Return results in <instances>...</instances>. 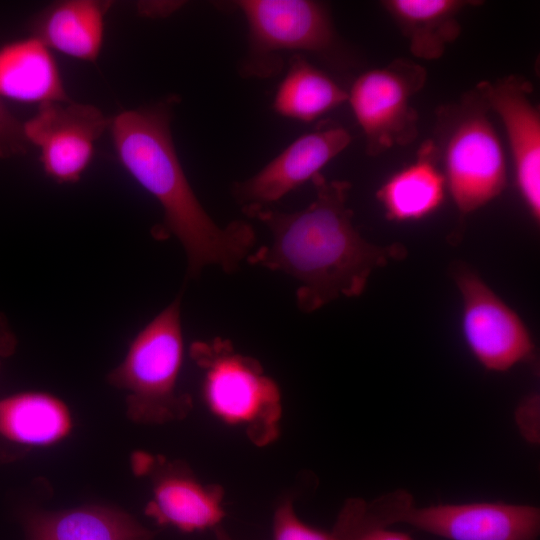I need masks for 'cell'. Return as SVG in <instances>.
<instances>
[{
  "instance_id": "ac0fdd59",
  "label": "cell",
  "mask_w": 540,
  "mask_h": 540,
  "mask_svg": "<svg viewBox=\"0 0 540 540\" xmlns=\"http://www.w3.org/2000/svg\"><path fill=\"white\" fill-rule=\"evenodd\" d=\"M72 428L67 405L39 391H24L0 399V441L20 448L49 446L66 438Z\"/></svg>"
},
{
  "instance_id": "ffe728a7",
  "label": "cell",
  "mask_w": 540,
  "mask_h": 540,
  "mask_svg": "<svg viewBox=\"0 0 540 540\" xmlns=\"http://www.w3.org/2000/svg\"><path fill=\"white\" fill-rule=\"evenodd\" d=\"M346 101L347 91L303 55L296 53L277 88L273 109L282 117L311 122Z\"/></svg>"
},
{
  "instance_id": "8fae6325",
  "label": "cell",
  "mask_w": 540,
  "mask_h": 540,
  "mask_svg": "<svg viewBox=\"0 0 540 540\" xmlns=\"http://www.w3.org/2000/svg\"><path fill=\"white\" fill-rule=\"evenodd\" d=\"M137 457L136 470L149 475L152 485V498L145 508L148 517L185 533L221 526L226 516L221 485L203 483L182 461L147 454Z\"/></svg>"
},
{
  "instance_id": "4fadbf2b",
  "label": "cell",
  "mask_w": 540,
  "mask_h": 540,
  "mask_svg": "<svg viewBox=\"0 0 540 540\" xmlns=\"http://www.w3.org/2000/svg\"><path fill=\"white\" fill-rule=\"evenodd\" d=\"M351 141V134L341 126L303 134L252 177L234 183L232 194L245 214L268 207L320 174Z\"/></svg>"
},
{
  "instance_id": "cb8c5ba5",
  "label": "cell",
  "mask_w": 540,
  "mask_h": 540,
  "mask_svg": "<svg viewBox=\"0 0 540 540\" xmlns=\"http://www.w3.org/2000/svg\"><path fill=\"white\" fill-rule=\"evenodd\" d=\"M515 420L523 437L531 442L539 441V397L533 394L525 398L515 412Z\"/></svg>"
},
{
  "instance_id": "d6986e66",
  "label": "cell",
  "mask_w": 540,
  "mask_h": 540,
  "mask_svg": "<svg viewBox=\"0 0 540 540\" xmlns=\"http://www.w3.org/2000/svg\"><path fill=\"white\" fill-rule=\"evenodd\" d=\"M473 1L385 0L382 6L409 42L413 56L439 59L461 32L459 14Z\"/></svg>"
},
{
  "instance_id": "ba28073f",
  "label": "cell",
  "mask_w": 540,
  "mask_h": 540,
  "mask_svg": "<svg viewBox=\"0 0 540 540\" xmlns=\"http://www.w3.org/2000/svg\"><path fill=\"white\" fill-rule=\"evenodd\" d=\"M425 68L407 59L360 74L347 92L354 117L361 127L369 156L412 143L418 134V114L412 97L425 85Z\"/></svg>"
},
{
  "instance_id": "484cf974",
  "label": "cell",
  "mask_w": 540,
  "mask_h": 540,
  "mask_svg": "<svg viewBox=\"0 0 540 540\" xmlns=\"http://www.w3.org/2000/svg\"><path fill=\"white\" fill-rule=\"evenodd\" d=\"M213 531L216 540H234L222 526H218Z\"/></svg>"
},
{
  "instance_id": "277c9868",
  "label": "cell",
  "mask_w": 540,
  "mask_h": 540,
  "mask_svg": "<svg viewBox=\"0 0 540 540\" xmlns=\"http://www.w3.org/2000/svg\"><path fill=\"white\" fill-rule=\"evenodd\" d=\"M190 356L201 371L202 400L215 419L242 431L257 447L279 438L280 388L255 358L220 337L193 342Z\"/></svg>"
},
{
  "instance_id": "3957f363",
  "label": "cell",
  "mask_w": 540,
  "mask_h": 540,
  "mask_svg": "<svg viewBox=\"0 0 540 540\" xmlns=\"http://www.w3.org/2000/svg\"><path fill=\"white\" fill-rule=\"evenodd\" d=\"M184 341L177 297L131 341L108 382L126 392V414L135 423L158 425L184 419L192 398L178 390Z\"/></svg>"
},
{
  "instance_id": "44dd1931",
  "label": "cell",
  "mask_w": 540,
  "mask_h": 540,
  "mask_svg": "<svg viewBox=\"0 0 540 540\" xmlns=\"http://www.w3.org/2000/svg\"><path fill=\"white\" fill-rule=\"evenodd\" d=\"M272 540H340L333 531L304 523L296 514L292 497L276 505L272 517Z\"/></svg>"
},
{
  "instance_id": "5bb4252c",
  "label": "cell",
  "mask_w": 540,
  "mask_h": 540,
  "mask_svg": "<svg viewBox=\"0 0 540 540\" xmlns=\"http://www.w3.org/2000/svg\"><path fill=\"white\" fill-rule=\"evenodd\" d=\"M111 5L98 0L52 3L31 20L32 36L49 49L94 62L102 48L104 18Z\"/></svg>"
},
{
  "instance_id": "8992f818",
  "label": "cell",
  "mask_w": 540,
  "mask_h": 540,
  "mask_svg": "<svg viewBox=\"0 0 540 540\" xmlns=\"http://www.w3.org/2000/svg\"><path fill=\"white\" fill-rule=\"evenodd\" d=\"M248 26L242 63L246 76L271 77L281 70L279 53L309 52L335 61L343 54L325 4L312 0H241L234 2Z\"/></svg>"
},
{
  "instance_id": "e0dca14e",
  "label": "cell",
  "mask_w": 540,
  "mask_h": 540,
  "mask_svg": "<svg viewBox=\"0 0 540 540\" xmlns=\"http://www.w3.org/2000/svg\"><path fill=\"white\" fill-rule=\"evenodd\" d=\"M438 162L437 145L426 141L413 163L392 174L380 186L376 197L388 220L418 221L439 209L445 198L446 183Z\"/></svg>"
},
{
  "instance_id": "6da1fadb",
  "label": "cell",
  "mask_w": 540,
  "mask_h": 540,
  "mask_svg": "<svg viewBox=\"0 0 540 540\" xmlns=\"http://www.w3.org/2000/svg\"><path fill=\"white\" fill-rule=\"evenodd\" d=\"M311 181L315 198L300 211L261 207L246 213L272 235L271 244L253 251L247 261L293 277L299 284L297 305L308 313L339 297L361 295L374 269L407 256L401 244L379 246L360 235L347 206L349 182L327 180L321 173Z\"/></svg>"
},
{
  "instance_id": "d4e9b609",
  "label": "cell",
  "mask_w": 540,
  "mask_h": 540,
  "mask_svg": "<svg viewBox=\"0 0 540 540\" xmlns=\"http://www.w3.org/2000/svg\"><path fill=\"white\" fill-rule=\"evenodd\" d=\"M16 346V336L6 317L0 312V367L2 361L14 353Z\"/></svg>"
},
{
  "instance_id": "7c38bea8",
  "label": "cell",
  "mask_w": 540,
  "mask_h": 540,
  "mask_svg": "<svg viewBox=\"0 0 540 540\" xmlns=\"http://www.w3.org/2000/svg\"><path fill=\"white\" fill-rule=\"evenodd\" d=\"M531 83L510 75L477 85V94L500 118L514 166L521 199L531 216L540 221V113L531 99Z\"/></svg>"
},
{
  "instance_id": "9a60e30c",
  "label": "cell",
  "mask_w": 540,
  "mask_h": 540,
  "mask_svg": "<svg viewBox=\"0 0 540 540\" xmlns=\"http://www.w3.org/2000/svg\"><path fill=\"white\" fill-rule=\"evenodd\" d=\"M24 527L26 540H152L155 535L129 513L105 505L32 513Z\"/></svg>"
},
{
  "instance_id": "2e32d148",
  "label": "cell",
  "mask_w": 540,
  "mask_h": 540,
  "mask_svg": "<svg viewBox=\"0 0 540 540\" xmlns=\"http://www.w3.org/2000/svg\"><path fill=\"white\" fill-rule=\"evenodd\" d=\"M0 97L38 106L71 101L50 49L33 36L0 47Z\"/></svg>"
},
{
  "instance_id": "30bf717a",
  "label": "cell",
  "mask_w": 540,
  "mask_h": 540,
  "mask_svg": "<svg viewBox=\"0 0 540 540\" xmlns=\"http://www.w3.org/2000/svg\"><path fill=\"white\" fill-rule=\"evenodd\" d=\"M110 124L111 119L93 105L49 102L23 123V132L27 142L39 148V160L50 179L75 183L91 164L95 143Z\"/></svg>"
},
{
  "instance_id": "7a4b0ae2",
  "label": "cell",
  "mask_w": 540,
  "mask_h": 540,
  "mask_svg": "<svg viewBox=\"0 0 540 540\" xmlns=\"http://www.w3.org/2000/svg\"><path fill=\"white\" fill-rule=\"evenodd\" d=\"M171 102L124 110L111 119L117 159L162 207L163 231L183 246L189 275L196 277L211 264L230 273L253 252L255 232L244 221L220 227L203 208L176 153Z\"/></svg>"
},
{
  "instance_id": "7402d4cb",
  "label": "cell",
  "mask_w": 540,
  "mask_h": 540,
  "mask_svg": "<svg viewBox=\"0 0 540 540\" xmlns=\"http://www.w3.org/2000/svg\"><path fill=\"white\" fill-rule=\"evenodd\" d=\"M28 144L23 132V124L0 101V157L23 154Z\"/></svg>"
},
{
  "instance_id": "9c48e42d",
  "label": "cell",
  "mask_w": 540,
  "mask_h": 540,
  "mask_svg": "<svg viewBox=\"0 0 540 540\" xmlns=\"http://www.w3.org/2000/svg\"><path fill=\"white\" fill-rule=\"evenodd\" d=\"M452 277L462 297L463 335L478 362L503 372L533 360V340L517 313L466 265L455 264Z\"/></svg>"
},
{
  "instance_id": "5b68a950",
  "label": "cell",
  "mask_w": 540,
  "mask_h": 540,
  "mask_svg": "<svg viewBox=\"0 0 540 540\" xmlns=\"http://www.w3.org/2000/svg\"><path fill=\"white\" fill-rule=\"evenodd\" d=\"M345 511L362 527L405 523L449 540H536L540 531V511L534 506L478 502L416 507L402 489L370 502L349 498Z\"/></svg>"
},
{
  "instance_id": "52a82bcc",
  "label": "cell",
  "mask_w": 540,
  "mask_h": 540,
  "mask_svg": "<svg viewBox=\"0 0 540 540\" xmlns=\"http://www.w3.org/2000/svg\"><path fill=\"white\" fill-rule=\"evenodd\" d=\"M487 109L476 92L453 113L437 146L446 190L462 215L491 202L507 183L505 151Z\"/></svg>"
},
{
  "instance_id": "603a6c76",
  "label": "cell",
  "mask_w": 540,
  "mask_h": 540,
  "mask_svg": "<svg viewBox=\"0 0 540 540\" xmlns=\"http://www.w3.org/2000/svg\"><path fill=\"white\" fill-rule=\"evenodd\" d=\"M332 531L340 540H413L409 535L382 527H362L337 516Z\"/></svg>"
}]
</instances>
